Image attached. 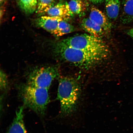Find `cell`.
Returning a JSON list of instances; mask_svg holds the SVG:
<instances>
[{
    "label": "cell",
    "mask_w": 133,
    "mask_h": 133,
    "mask_svg": "<svg viewBox=\"0 0 133 133\" xmlns=\"http://www.w3.org/2000/svg\"><path fill=\"white\" fill-rule=\"evenodd\" d=\"M54 0H38L36 13L39 14L47 12L51 6L54 5Z\"/></svg>",
    "instance_id": "2e32d148"
},
{
    "label": "cell",
    "mask_w": 133,
    "mask_h": 133,
    "mask_svg": "<svg viewBox=\"0 0 133 133\" xmlns=\"http://www.w3.org/2000/svg\"><path fill=\"white\" fill-rule=\"evenodd\" d=\"M21 9L26 14H32L35 11L36 5L30 0H17Z\"/></svg>",
    "instance_id": "9a60e30c"
},
{
    "label": "cell",
    "mask_w": 133,
    "mask_h": 133,
    "mask_svg": "<svg viewBox=\"0 0 133 133\" xmlns=\"http://www.w3.org/2000/svg\"><path fill=\"white\" fill-rule=\"evenodd\" d=\"M48 15L61 18L67 21L74 17V15L70 9L68 3L61 2L54 5L47 11Z\"/></svg>",
    "instance_id": "8992f818"
},
{
    "label": "cell",
    "mask_w": 133,
    "mask_h": 133,
    "mask_svg": "<svg viewBox=\"0 0 133 133\" xmlns=\"http://www.w3.org/2000/svg\"><path fill=\"white\" fill-rule=\"evenodd\" d=\"M64 21L61 18L50 16H44L35 20V24L36 27L42 28L55 35L60 21Z\"/></svg>",
    "instance_id": "52a82bcc"
},
{
    "label": "cell",
    "mask_w": 133,
    "mask_h": 133,
    "mask_svg": "<svg viewBox=\"0 0 133 133\" xmlns=\"http://www.w3.org/2000/svg\"><path fill=\"white\" fill-rule=\"evenodd\" d=\"M127 34L133 39V29H131L128 31Z\"/></svg>",
    "instance_id": "d6986e66"
},
{
    "label": "cell",
    "mask_w": 133,
    "mask_h": 133,
    "mask_svg": "<svg viewBox=\"0 0 133 133\" xmlns=\"http://www.w3.org/2000/svg\"><path fill=\"white\" fill-rule=\"evenodd\" d=\"M68 5L74 15H83L88 10L89 4L87 0H71Z\"/></svg>",
    "instance_id": "8fae6325"
},
{
    "label": "cell",
    "mask_w": 133,
    "mask_h": 133,
    "mask_svg": "<svg viewBox=\"0 0 133 133\" xmlns=\"http://www.w3.org/2000/svg\"><path fill=\"white\" fill-rule=\"evenodd\" d=\"M61 41L66 45L74 49L86 52L109 55V48L101 38L90 34L76 35Z\"/></svg>",
    "instance_id": "277c9868"
},
{
    "label": "cell",
    "mask_w": 133,
    "mask_h": 133,
    "mask_svg": "<svg viewBox=\"0 0 133 133\" xmlns=\"http://www.w3.org/2000/svg\"><path fill=\"white\" fill-rule=\"evenodd\" d=\"M81 25L83 29L86 32L96 37L101 38L105 32L100 26L89 18L83 19L81 22Z\"/></svg>",
    "instance_id": "30bf717a"
},
{
    "label": "cell",
    "mask_w": 133,
    "mask_h": 133,
    "mask_svg": "<svg viewBox=\"0 0 133 133\" xmlns=\"http://www.w3.org/2000/svg\"><path fill=\"white\" fill-rule=\"evenodd\" d=\"M57 66H44L33 70L27 78L30 85L49 89L52 81L59 76Z\"/></svg>",
    "instance_id": "5b68a950"
},
{
    "label": "cell",
    "mask_w": 133,
    "mask_h": 133,
    "mask_svg": "<svg viewBox=\"0 0 133 133\" xmlns=\"http://www.w3.org/2000/svg\"><path fill=\"white\" fill-rule=\"evenodd\" d=\"M119 0H105L106 15L109 19L115 21L118 18L120 10Z\"/></svg>",
    "instance_id": "7c38bea8"
},
{
    "label": "cell",
    "mask_w": 133,
    "mask_h": 133,
    "mask_svg": "<svg viewBox=\"0 0 133 133\" xmlns=\"http://www.w3.org/2000/svg\"><path fill=\"white\" fill-rule=\"evenodd\" d=\"M89 18L102 28L105 32L111 30L112 24L107 16L95 6H93L90 9Z\"/></svg>",
    "instance_id": "ba28073f"
},
{
    "label": "cell",
    "mask_w": 133,
    "mask_h": 133,
    "mask_svg": "<svg viewBox=\"0 0 133 133\" xmlns=\"http://www.w3.org/2000/svg\"><path fill=\"white\" fill-rule=\"evenodd\" d=\"M24 109V106H21L16 111L15 117L8 128L7 133H26L23 119Z\"/></svg>",
    "instance_id": "9c48e42d"
},
{
    "label": "cell",
    "mask_w": 133,
    "mask_h": 133,
    "mask_svg": "<svg viewBox=\"0 0 133 133\" xmlns=\"http://www.w3.org/2000/svg\"><path fill=\"white\" fill-rule=\"evenodd\" d=\"M74 31V26L68 23L65 21L59 22L58 24L57 30L54 36L58 37L64 35L72 32Z\"/></svg>",
    "instance_id": "5bb4252c"
},
{
    "label": "cell",
    "mask_w": 133,
    "mask_h": 133,
    "mask_svg": "<svg viewBox=\"0 0 133 133\" xmlns=\"http://www.w3.org/2000/svg\"><path fill=\"white\" fill-rule=\"evenodd\" d=\"M94 4H100L104 2V0H88Z\"/></svg>",
    "instance_id": "ac0fdd59"
},
{
    "label": "cell",
    "mask_w": 133,
    "mask_h": 133,
    "mask_svg": "<svg viewBox=\"0 0 133 133\" xmlns=\"http://www.w3.org/2000/svg\"><path fill=\"white\" fill-rule=\"evenodd\" d=\"M34 4L37 5V0H30Z\"/></svg>",
    "instance_id": "44dd1931"
},
{
    "label": "cell",
    "mask_w": 133,
    "mask_h": 133,
    "mask_svg": "<svg viewBox=\"0 0 133 133\" xmlns=\"http://www.w3.org/2000/svg\"><path fill=\"white\" fill-rule=\"evenodd\" d=\"M123 1V5L121 21L123 24H128L133 21V0Z\"/></svg>",
    "instance_id": "4fadbf2b"
},
{
    "label": "cell",
    "mask_w": 133,
    "mask_h": 133,
    "mask_svg": "<svg viewBox=\"0 0 133 133\" xmlns=\"http://www.w3.org/2000/svg\"><path fill=\"white\" fill-rule=\"evenodd\" d=\"M48 90L27 84L22 86L20 94L24 106L39 115H44L50 101Z\"/></svg>",
    "instance_id": "3957f363"
},
{
    "label": "cell",
    "mask_w": 133,
    "mask_h": 133,
    "mask_svg": "<svg viewBox=\"0 0 133 133\" xmlns=\"http://www.w3.org/2000/svg\"><path fill=\"white\" fill-rule=\"evenodd\" d=\"M8 81L7 76L3 71H1V89L4 92L8 87Z\"/></svg>",
    "instance_id": "e0dca14e"
},
{
    "label": "cell",
    "mask_w": 133,
    "mask_h": 133,
    "mask_svg": "<svg viewBox=\"0 0 133 133\" xmlns=\"http://www.w3.org/2000/svg\"><path fill=\"white\" fill-rule=\"evenodd\" d=\"M80 85L76 79L70 77L59 78L57 99L59 101L61 114L70 115L76 110L80 97Z\"/></svg>",
    "instance_id": "7a4b0ae2"
},
{
    "label": "cell",
    "mask_w": 133,
    "mask_h": 133,
    "mask_svg": "<svg viewBox=\"0 0 133 133\" xmlns=\"http://www.w3.org/2000/svg\"><path fill=\"white\" fill-rule=\"evenodd\" d=\"M5 1L6 0H0V3L1 6L5 3Z\"/></svg>",
    "instance_id": "ffe728a7"
},
{
    "label": "cell",
    "mask_w": 133,
    "mask_h": 133,
    "mask_svg": "<svg viewBox=\"0 0 133 133\" xmlns=\"http://www.w3.org/2000/svg\"><path fill=\"white\" fill-rule=\"evenodd\" d=\"M51 48L55 57L84 69H89L97 65L109 56L74 49L66 45L61 41L53 43Z\"/></svg>",
    "instance_id": "6da1fadb"
}]
</instances>
